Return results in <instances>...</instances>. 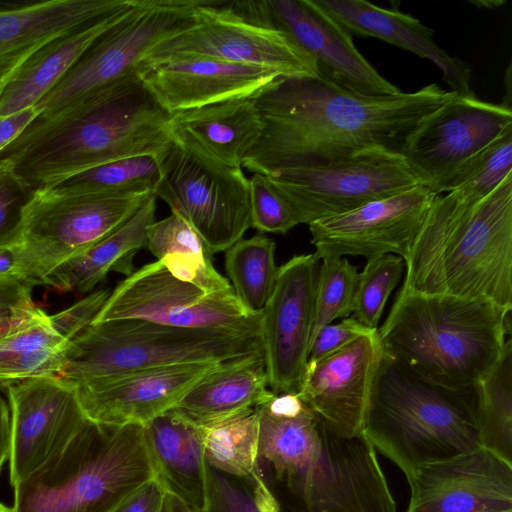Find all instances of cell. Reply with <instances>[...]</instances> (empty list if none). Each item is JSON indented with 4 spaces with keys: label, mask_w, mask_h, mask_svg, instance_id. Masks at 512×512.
Here are the masks:
<instances>
[{
    "label": "cell",
    "mask_w": 512,
    "mask_h": 512,
    "mask_svg": "<svg viewBox=\"0 0 512 512\" xmlns=\"http://www.w3.org/2000/svg\"><path fill=\"white\" fill-rule=\"evenodd\" d=\"M402 287L512 310V173L479 201L437 195L410 247Z\"/></svg>",
    "instance_id": "4"
},
{
    "label": "cell",
    "mask_w": 512,
    "mask_h": 512,
    "mask_svg": "<svg viewBox=\"0 0 512 512\" xmlns=\"http://www.w3.org/2000/svg\"><path fill=\"white\" fill-rule=\"evenodd\" d=\"M154 192L57 193L37 190L20 245L29 283L43 284L57 266L85 251L127 221Z\"/></svg>",
    "instance_id": "12"
},
{
    "label": "cell",
    "mask_w": 512,
    "mask_h": 512,
    "mask_svg": "<svg viewBox=\"0 0 512 512\" xmlns=\"http://www.w3.org/2000/svg\"><path fill=\"white\" fill-rule=\"evenodd\" d=\"M377 330L325 357L308 361L297 394L332 429L347 437L362 433L383 356Z\"/></svg>",
    "instance_id": "22"
},
{
    "label": "cell",
    "mask_w": 512,
    "mask_h": 512,
    "mask_svg": "<svg viewBox=\"0 0 512 512\" xmlns=\"http://www.w3.org/2000/svg\"><path fill=\"white\" fill-rule=\"evenodd\" d=\"M315 4L348 34L375 37L433 62L452 92L475 95L471 67L450 56L434 41L433 30L396 8L386 9L365 0H314Z\"/></svg>",
    "instance_id": "25"
},
{
    "label": "cell",
    "mask_w": 512,
    "mask_h": 512,
    "mask_svg": "<svg viewBox=\"0 0 512 512\" xmlns=\"http://www.w3.org/2000/svg\"><path fill=\"white\" fill-rule=\"evenodd\" d=\"M146 248L157 260L173 253L212 256L193 228L172 212L149 227Z\"/></svg>",
    "instance_id": "42"
},
{
    "label": "cell",
    "mask_w": 512,
    "mask_h": 512,
    "mask_svg": "<svg viewBox=\"0 0 512 512\" xmlns=\"http://www.w3.org/2000/svg\"><path fill=\"white\" fill-rule=\"evenodd\" d=\"M173 138L202 155L242 167L263 123L254 98L234 99L172 114Z\"/></svg>",
    "instance_id": "27"
},
{
    "label": "cell",
    "mask_w": 512,
    "mask_h": 512,
    "mask_svg": "<svg viewBox=\"0 0 512 512\" xmlns=\"http://www.w3.org/2000/svg\"><path fill=\"white\" fill-rule=\"evenodd\" d=\"M181 57L264 67L283 78L319 77L314 60L287 35L245 20L224 1L201 0L192 22L158 44L143 67Z\"/></svg>",
    "instance_id": "14"
},
{
    "label": "cell",
    "mask_w": 512,
    "mask_h": 512,
    "mask_svg": "<svg viewBox=\"0 0 512 512\" xmlns=\"http://www.w3.org/2000/svg\"><path fill=\"white\" fill-rule=\"evenodd\" d=\"M143 426L155 478L168 494L192 512H203L206 503L205 428L173 408Z\"/></svg>",
    "instance_id": "26"
},
{
    "label": "cell",
    "mask_w": 512,
    "mask_h": 512,
    "mask_svg": "<svg viewBox=\"0 0 512 512\" xmlns=\"http://www.w3.org/2000/svg\"><path fill=\"white\" fill-rule=\"evenodd\" d=\"M167 495L154 478L129 496L114 512H164Z\"/></svg>",
    "instance_id": "46"
},
{
    "label": "cell",
    "mask_w": 512,
    "mask_h": 512,
    "mask_svg": "<svg viewBox=\"0 0 512 512\" xmlns=\"http://www.w3.org/2000/svg\"><path fill=\"white\" fill-rule=\"evenodd\" d=\"M36 190L0 159V248L21 245L27 208Z\"/></svg>",
    "instance_id": "40"
},
{
    "label": "cell",
    "mask_w": 512,
    "mask_h": 512,
    "mask_svg": "<svg viewBox=\"0 0 512 512\" xmlns=\"http://www.w3.org/2000/svg\"><path fill=\"white\" fill-rule=\"evenodd\" d=\"M157 160L155 196L193 228L211 255L242 239L251 228L250 182L242 167L219 163L175 139Z\"/></svg>",
    "instance_id": "10"
},
{
    "label": "cell",
    "mask_w": 512,
    "mask_h": 512,
    "mask_svg": "<svg viewBox=\"0 0 512 512\" xmlns=\"http://www.w3.org/2000/svg\"><path fill=\"white\" fill-rule=\"evenodd\" d=\"M266 176L288 203L297 225L346 213L419 185L401 152L383 146Z\"/></svg>",
    "instance_id": "11"
},
{
    "label": "cell",
    "mask_w": 512,
    "mask_h": 512,
    "mask_svg": "<svg viewBox=\"0 0 512 512\" xmlns=\"http://www.w3.org/2000/svg\"><path fill=\"white\" fill-rule=\"evenodd\" d=\"M0 279H15L29 283L22 263L20 245L0 248Z\"/></svg>",
    "instance_id": "48"
},
{
    "label": "cell",
    "mask_w": 512,
    "mask_h": 512,
    "mask_svg": "<svg viewBox=\"0 0 512 512\" xmlns=\"http://www.w3.org/2000/svg\"><path fill=\"white\" fill-rule=\"evenodd\" d=\"M140 77L171 115L218 102L255 98L283 78L272 69L205 57L150 64L143 67Z\"/></svg>",
    "instance_id": "23"
},
{
    "label": "cell",
    "mask_w": 512,
    "mask_h": 512,
    "mask_svg": "<svg viewBox=\"0 0 512 512\" xmlns=\"http://www.w3.org/2000/svg\"><path fill=\"white\" fill-rule=\"evenodd\" d=\"M320 261L311 343L324 326L353 313L359 278L358 267L346 257H324Z\"/></svg>",
    "instance_id": "36"
},
{
    "label": "cell",
    "mask_w": 512,
    "mask_h": 512,
    "mask_svg": "<svg viewBox=\"0 0 512 512\" xmlns=\"http://www.w3.org/2000/svg\"><path fill=\"white\" fill-rule=\"evenodd\" d=\"M164 512H192L184 503L168 494Z\"/></svg>",
    "instance_id": "51"
},
{
    "label": "cell",
    "mask_w": 512,
    "mask_h": 512,
    "mask_svg": "<svg viewBox=\"0 0 512 512\" xmlns=\"http://www.w3.org/2000/svg\"><path fill=\"white\" fill-rule=\"evenodd\" d=\"M260 352L258 335L143 319L109 320L90 324L68 342L58 379L76 386L130 371L219 363Z\"/></svg>",
    "instance_id": "8"
},
{
    "label": "cell",
    "mask_w": 512,
    "mask_h": 512,
    "mask_svg": "<svg viewBox=\"0 0 512 512\" xmlns=\"http://www.w3.org/2000/svg\"><path fill=\"white\" fill-rule=\"evenodd\" d=\"M11 444V415L6 401L0 397V471L9 458Z\"/></svg>",
    "instance_id": "49"
},
{
    "label": "cell",
    "mask_w": 512,
    "mask_h": 512,
    "mask_svg": "<svg viewBox=\"0 0 512 512\" xmlns=\"http://www.w3.org/2000/svg\"><path fill=\"white\" fill-rule=\"evenodd\" d=\"M404 269V260L395 254L367 259L359 272L352 317L368 329H377L386 302Z\"/></svg>",
    "instance_id": "39"
},
{
    "label": "cell",
    "mask_w": 512,
    "mask_h": 512,
    "mask_svg": "<svg viewBox=\"0 0 512 512\" xmlns=\"http://www.w3.org/2000/svg\"><path fill=\"white\" fill-rule=\"evenodd\" d=\"M201 0H137L128 15L101 35L35 106L47 121L140 76L150 52L186 28Z\"/></svg>",
    "instance_id": "9"
},
{
    "label": "cell",
    "mask_w": 512,
    "mask_h": 512,
    "mask_svg": "<svg viewBox=\"0 0 512 512\" xmlns=\"http://www.w3.org/2000/svg\"><path fill=\"white\" fill-rule=\"evenodd\" d=\"M29 283L15 279H0V319L19 317L40 310L31 296Z\"/></svg>",
    "instance_id": "45"
},
{
    "label": "cell",
    "mask_w": 512,
    "mask_h": 512,
    "mask_svg": "<svg viewBox=\"0 0 512 512\" xmlns=\"http://www.w3.org/2000/svg\"><path fill=\"white\" fill-rule=\"evenodd\" d=\"M137 0L45 44L18 70L0 93V116L35 107L105 32L121 22Z\"/></svg>",
    "instance_id": "29"
},
{
    "label": "cell",
    "mask_w": 512,
    "mask_h": 512,
    "mask_svg": "<svg viewBox=\"0 0 512 512\" xmlns=\"http://www.w3.org/2000/svg\"><path fill=\"white\" fill-rule=\"evenodd\" d=\"M157 197L150 195L138 210L109 235L53 269L43 284L60 292L86 293L108 272L129 276L133 258L146 248L149 227L155 222Z\"/></svg>",
    "instance_id": "30"
},
{
    "label": "cell",
    "mask_w": 512,
    "mask_h": 512,
    "mask_svg": "<svg viewBox=\"0 0 512 512\" xmlns=\"http://www.w3.org/2000/svg\"><path fill=\"white\" fill-rule=\"evenodd\" d=\"M407 512H512V464L479 447L406 476Z\"/></svg>",
    "instance_id": "20"
},
{
    "label": "cell",
    "mask_w": 512,
    "mask_h": 512,
    "mask_svg": "<svg viewBox=\"0 0 512 512\" xmlns=\"http://www.w3.org/2000/svg\"><path fill=\"white\" fill-rule=\"evenodd\" d=\"M363 434L405 474L481 447L476 385L451 388L383 352Z\"/></svg>",
    "instance_id": "6"
},
{
    "label": "cell",
    "mask_w": 512,
    "mask_h": 512,
    "mask_svg": "<svg viewBox=\"0 0 512 512\" xmlns=\"http://www.w3.org/2000/svg\"><path fill=\"white\" fill-rule=\"evenodd\" d=\"M155 478L144 426L88 421L14 488L12 512H114Z\"/></svg>",
    "instance_id": "7"
},
{
    "label": "cell",
    "mask_w": 512,
    "mask_h": 512,
    "mask_svg": "<svg viewBox=\"0 0 512 512\" xmlns=\"http://www.w3.org/2000/svg\"><path fill=\"white\" fill-rule=\"evenodd\" d=\"M0 512H12L11 508H8L7 506L0 503Z\"/></svg>",
    "instance_id": "52"
},
{
    "label": "cell",
    "mask_w": 512,
    "mask_h": 512,
    "mask_svg": "<svg viewBox=\"0 0 512 512\" xmlns=\"http://www.w3.org/2000/svg\"><path fill=\"white\" fill-rule=\"evenodd\" d=\"M11 415L10 484L14 487L58 454L88 418L75 387L36 377L5 387Z\"/></svg>",
    "instance_id": "19"
},
{
    "label": "cell",
    "mask_w": 512,
    "mask_h": 512,
    "mask_svg": "<svg viewBox=\"0 0 512 512\" xmlns=\"http://www.w3.org/2000/svg\"><path fill=\"white\" fill-rule=\"evenodd\" d=\"M263 352L221 362L173 407L196 425L208 427L268 402Z\"/></svg>",
    "instance_id": "28"
},
{
    "label": "cell",
    "mask_w": 512,
    "mask_h": 512,
    "mask_svg": "<svg viewBox=\"0 0 512 512\" xmlns=\"http://www.w3.org/2000/svg\"><path fill=\"white\" fill-rule=\"evenodd\" d=\"M255 471L278 512H396L376 456L362 433H337L297 394L256 407Z\"/></svg>",
    "instance_id": "2"
},
{
    "label": "cell",
    "mask_w": 512,
    "mask_h": 512,
    "mask_svg": "<svg viewBox=\"0 0 512 512\" xmlns=\"http://www.w3.org/2000/svg\"><path fill=\"white\" fill-rule=\"evenodd\" d=\"M171 118L138 76L47 121L31 122L0 159L37 191L108 162L159 156L174 139Z\"/></svg>",
    "instance_id": "3"
},
{
    "label": "cell",
    "mask_w": 512,
    "mask_h": 512,
    "mask_svg": "<svg viewBox=\"0 0 512 512\" xmlns=\"http://www.w3.org/2000/svg\"><path fill=\"white\" fill-rule=\"evenodd\" d=\"M249 182L252 228L260 233L286 234L297 225L288 203L266 175L254 174Z\"/></svg>",
    "instance_id": "41"
},
{
    "label": "cell",
    "mask_w": 512,
    "mask_h": 512,
    "mask_svg": "<svg viewBox=\"0 0 512 512\" xmlns=\"http://www.w3.org/2000/svg\"><path fill=\"white\" fill-rule=\"evenodd\" d=\"M436 194L422 185L371 201L354 210L310 223L311 244L319 259L395 254L403 260Z\"/></svg>",
    "instance_id": "18"
},
{
    "label": "cell",
    "mask_w": 512,
    "mask_h": 512,
    "mask_svg": "<svg viewBox=\"0 0 512 512\" xmlns=\"http://www.w3.org/2000/svg\"><path fill=\"white\" fill-rule=\"evenodd\" d=\"M512 173V125L473 155L449 186L462 197L479 201Z\"/></svg>",
    "instance_id": "37"
},
{
    "label": "cell",
    "mask_w": 512,
    "mask_h": 512,
    "mask_svg": "<svg viewBox=\"0 0 512 512\" xmlns=\"http://www.w3.org/2000/svg\"><path fill=\"white\" fill-rule=\"evenodd\" d=\"M132 318L258 336L261 329V314L249 313L233 288L202 289L174 276L158 260L120 281L92 323Z\"/></svg>",
    "instance_id": "13"
},
{
    "label": "cell",
    "mask_w": 512,
    "mask_h": 512,
    "mask_svg": "<svg viewBox=\"0 0 512 512\" xmlns=\"http://www.w3.org/2000/svg\"><path fill=\"white\" fill-rule=\"evenodd\" d=\"M129 0L0 2V93L26 61L53 39L112 13Z\"/></svg>",
    "instance_id": "24"
},
{
    "label": "cell",
    "mask_w": 512,
    "mask_h": 512,
    "mask_svg": "<svg viewBox=\"0 0 512 512\" xmlns=\"http://www.w3.org/2000/svg\"><path fill=\"white\" fill-rule=\"evenodd\" d=\"M219 363H192L130 371L94 379L75 387L86 417L93 422L121 426L145 425L172 409Z\"/></svg>",
    "instance_id": "21"
},
{
    "label": "cell",
    "mask_w": 512,
    "mask_h": 512,
    "mask_svg": "<svg viewBox=\"0 0 512 512\" xmlns=\"http://www.w3.org/2000/svg\"><path fill=\"white\" fill-rule=\"evenodd\" d=\"M376 330L366 328L352 316L343 318L338 323L328 324L318 332L312 341L308 361L325 357Z\"/></svg>",
    "instance_id": "44"
},
{
    "label": "cell",
    "mask_w": 512,
    "mask_h": 512,
    "mask_svg": "<svg viewBox=\"0 0 512 512\" xmlns=\"http://www.w3.org/2000/svg\"><path fill=\"white\" fill-rule=\"evenodd\" d=\"M46 315L47 314L44 313L42 309H40L39 311L32 314L0 319V339L17 332L18 330L32 323L37 322Z\"/></svg>",
    "instance_id": "50"
},
{
    "label": "cell",
    "mask_w": 512,
    "mask_h": 512,
    "mask_svg": "<svg viewBox=\"0 0 512 512\" xmlns=\"http://www.w3.org/2000/svg\"><path fill=\"white\" fill-rule=\"evenodd\" d=\"M38 116L35 107L0 116V153L8 147Z\"/></svg>",
    "instance_id": "47"
},
{
    "label": "cell",
    "mask_w": 512,
    "mask_h": 512,
    "mask_svg": "<svg viewBox=\"0 0 512 512\" xmlns=\"http://www.w3.org/2000/svg\"><path fill=\"white\" fill-rule=\"evenodd\" d=\"M160 176L157 157L144 155L108 162L78 172L46 188L57 193L154 192Z\"/></svg>",
    "instance_id": "35"
},
{
    "label": "cell",
    "mask_w": 512,
    "mask_h": 512,
    "mask_svg": "<svg viewBox=\"0 0 512 512\" xmlns=\"http://www.w3.org/2000/svg\"><path fill=\"white\" fill-rule=\"evenodd\" d=\"M319 266L315 253L296 255L281 265L261 313L268 386L275 395L300 391L309 358Z\"/></svg>",
    "instance_id": "17"
},
{
    "label": "cell",
    "mask_w": 512,
    "mask_h": 512,
    "mask_svg": "<svg viewBox=\"0 0 512 512\" xmlns=\"http://www.w3.org/2000/svg\"><path fill=\"white\" fill-rule=\"evenodd\" d=\"M510 310L484 299L401 287L377 330L383 352L451 388L476 385L510 338Z\"/></svg>",
    "instance_id": "5"
},
{
    "label": "cell",
    "mask_w": 512,
    "mask_h": 512,
    "mask_svg": "<svg viewBox=\"0 0 512 512\" xmlns=\"http://www.w3.org/2000/svg\"><path fill=\"white\" fill-rule=\"evenodd\" d=\"M203 512H278V509L255 469L248 476H234L206 463Z\"/></svg>",
    "instance_id": "38"
},
{
    "label": "cell",
    "mask_w": 512,
    "mask_h": 512,
    "mask_svg": "<svg viewBox=\"0 0 512 512\" xmlns=\"http://www.w3.org/2000/svg\"><path fill=\"white\" fill-rule=\"evenodd\" d=\"M109 295L110 291L107 289L97 290L71 307L49 315L52 328L69 342L93 322Z\"/></svg>",
    "instance_id": "43"
},
{
    "label": "cell",
    "mask_w": 512,
    "mask_h": 512,
    "mask_svg": "<svg viewBox=\"0 0 512 512\" xmlns=\"http://www.w3.org/2000/svg\"><path fill=\"white\" fill-rule=\"evenodd\" d=\"M230 5L245 20L287 35L314 60L319 77L365 96L402 92L377 72L351 35L314 0H249Z\"/></svg>",
    "instance_id": "16"
},
{
    "label": "cell",
    "mask_w": 512,
    "mask_h": 512,
    "mask_svg": "<svg viewBox=\"0 0 512 512\" xmlns=\"http://www.w3.org/2000/svg\"><path fill=\"white\" fill-rule=\"evenodd\" d=\"M453 95L435 83L410 93L365 96L321 77L282 78L254 98L263 128L242 167L270 175L369 146L400 151L407 134Z\"/></svg>",
    "instance_id": "1"
},
{
    "label": "cell",
    "mask_w": 512,
    "mask_h": 512,
    "mask_svg": "<svg viewBox=\"0 0 512 512\" xmlns=\"http://www.w3.org/2000/svg\"><path fill=\"white\" fill-rule=\"evenodd\" d=\"M276 244L258 233L242 238L225 251V271L240 304L252 314H261L277 278Z\"/></svg>",
    "instance_id": "32"
},
{
    "label": "cell",
    "mask_w": 512,
    "mask_h": 512,
    "mask_svg": "<svg viewBox=\"0 0 512 512\" xmlns=\"http://www.w3.org/2000/svg\"><path fill=\"white\" fill-rule=\"evenodd\" d=\"M512 125V109L473 96L454 95L405 137L400 152L419 185L448 192L463 165Z\"/></svg>",
    "instance_id": "15"
},
{
    "label": "cell",
    "mask_w": 512,
    "mask_h": 512,
    "mask_svg": "<svg viewBox=\"0 0 512 512\" xmlns=\"http://www.w3.org/2000/svg\"><path fill=\"white\" fill-rule=\"evenodd\" d=\"M204 428V459L209 466L234 476L253 473L259 434L256 408Z\"/></svg>",
    "instance_id": "34"
},
{
    "label": "cell",
    "mask_w": 512,
    "mask_h": 512,
    "mask_svg": "<svg viewBox=\"0 0 512 512\" xmlns=\"http://www.w3.org/2000/svg\"><path fill=\"white\" fill-rule=\"evenodd\" d=\"M481 447L512 464V341L477 383Z\"/></svg>",
    "instance_id": "33"
},
{
    "label": "cell",
    "mask_w": 512,
    "mask_h": 512,
    "mask_svg": "<svg viewBox=\"0 0 512 512\" xmlns=\"http://www.w3.org/2000/svg\"><path fill=\"white\" fill-rule=\"evenodd\" d=\"M67 344L52 328L49 315L0 339V386L36 377L59 378Z\"/></svg>",
    "instance_id": "31"
}]
</instances>
